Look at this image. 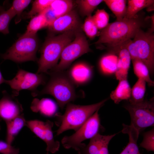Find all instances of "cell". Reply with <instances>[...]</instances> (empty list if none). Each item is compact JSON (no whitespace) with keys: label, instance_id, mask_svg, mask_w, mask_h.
<instances>
[{"label":"cell","instance_id":"9c48e42d","mask_svg":"<svg viewBox=\"0 0 154 154\" xmlns=\"http://www.w3.org/2000/svg\"><path fill=\"white\" fill-rule=\"evenodd\" d=\"M91 51L86 36L79 29L76 32L74 39L64 48L58 64L48 72L64 71L76 59Z\"/></svg>","mask_w":154,"mask_h":154},{"label":"cell","instance_id":"4dcf8cb0","mask_svg":"<svg viewBox=\"0 0 154 154\" xmlns=\"http://www.w3.org/2000/svg\"><path fill=\"white\" fill-rule=\"evenodd\" d=\"M92 17L98 29H104L109 24V15L104 9L98 10Z\"/></svg>","mask_w":154,"mask_h":154},{"label":"cell","instance_id":"836d02e7","mask_svg":"<svg viewBox=\"0 0 154 154\" xmlns=\"http://www.w3.org/2000/svg\"><path fill=\"white\" fill-rule=\"evenodd\" d=\"M30 0H14L13 1L12 7L14 9L17 15L15 20L16 23L21 20V15L23 10L29 5Z\"/></svg>","mask_w":154,"mask_h":154},{"label":"cell","instance_id":"52a82bcc","mask_svg":"<svg viewBox=\"0 0 154 154\" xmlns=\"http://www.w3.org/2000/svg\"><path fill=\"white\" fill-rule=\"evenodd\" d=\"M38 44L36 35L24 34L5 53L2 54L1 57L5 60H10L17 63L37 61L36 53Z\"/></svg>","mask_w":154,"mask_h":154},{"label":"cell","instance_id":"603a6c76","mask_svg":"<svg viewBox=\"0 0 154 154\" xmlns=\"http://www.w3.org/2000/svg\"><path fill=\"white\" fill-rule=\"evenodd\" d=\"M128 2L127 12L124 18L131 19L135 17L137 13L141 10L153 4L154 1L129 0Z\"/></svg>","mask_w":154,"mask_h":154},{"label":"cell","instance_id":"d4e9b609","mask_svg":"<svg viewBox=\"0 0 154 154\" xmlns=\"http://www.w3.org/2000/svg\"><path fill=\"white\" fill-rule=\"evenodd\" d=\"M103 1L115 15L116 21L121 20L125 17L127 10L126 0H105Z\"/></svg>","mask_w":154,"mask_h":154},{"label":"cell","instance_id":"f546056e","mask_svg":"<svg viewBox=\"0 0 154 154\" xmlns=\"http://www.w3.org/2000/svg\"><path fill=\"white\" fill-rule=\"evenodd\" d=\"M54 0H37L33 3L31 10L27 13V17L30 18L39 14L50 6Z\"/></svg>","mask_w":154,"mask_h":154},{"label":"cell","instance_id":"6da1fadb","mask_svg":"<svg viewBox=\"0 0 154 154\" xmlns=\"http://www.w3.org/2000/svg\"><path fill=\"white\" fill-rule=\"evenodd\" d=\"M142 25L141 19L136 15L134 18H124L109 23L99 33L95 44H107L109 48L114 47L133 38Z\"/></svg>","mask_w":154,"mask_h":154},{"label":"cell","instance_id":"30bf717a","mask_svg":"<svg viewBox=\"0 0 154 154\" xmlns=\"http://www.w3.org/2000/svg\"><path fill=\"white\" fill-rule=\"evenodd\" d=\"M46 78L43 73L37 74L19 69L15 77L10 80H5L4 83L9 85L13 90V94L17 96L19 92L23 90L37 91V87L46 83Z\"/></svg>","mask_w":154,"mask_h":154},{"label":"cell","instance_id":"e0dca14e","mask_svg":"<svg viewBox=\"0 0 154 154\" xmlns=\"http://www.w3.org/2000/svg\"><path fill=\"white\" fill-rule=\"evenodd\" d=\"M58 105L54 100L49 98H43L40 100L35 98L33 100L31 108L33 112H39L45 116L52 117L58 113Z\"/></svg>","mask_w":154,"mask_h":154},{"label":"cell","instance_id":"4316f807","mask_svg":"<svg viewBox=\"0 0 154 154\" xmlns=\"http://www.w3.org/2000/svg\"><path fill=\"white\" fill-rule=\"evenodd\" d=\"M73 7L71 0H54L50 8L57 18L71 11Z\"/></svg>","mask_w":154,"mask_h":154},{"label":"cell","instance_id":"7c38bea8","mask_svg":"<svg viewBox=\"0 0 154 154\" xmlns=\"http://www.w3.org/2000/svg\"><path fill=\"white\" fill-rule=\"evenodd\" d=\"M128 41L110 48L112 52L116 54L117 56V69L115 74L116 79L118 80L127 78V77L131 60L127 48Z\"/></svg>","mask_w":154,"mask_h":154},{"label":"cell","instance_id":"d6986e66","mask_svg":"<svg viewBox=\"0 0 154 154\" xmlns=\"http://www.w3.org/2000/svg\"><path fill=\"white\" fill-rule=\"evenodd\" d=\"M5 122L7 126L6 142L11 144L15 137L26 125V121L23 114H22Z\"/></svg>","mask_w":154,"mask_h":154},{"label":"cell","instance_id":"8fae6325","mask_svg":"<svg viewBox=\"0 0 154 154\" xmlns=\"http://www.w3.org/2000/svg\"><path fill=\"white\" fill-rule=\"evenodd\" d=\"M53 123L35 119L26 121V125L37 137L46 143L47 152L54 153L59 150L60 143L54 139L52 128Z\"/></svg>","mask_w":154,"mask_h":154},{"label":"cell","instance_id":"2e32d148","mask_svg":"<svg viewBox=\"0 0 154 154\" xmlns=\"http://www.w3.org/2000/svg\"><path fill=\"white\" fill-rule=\"evenodd\" d=\"M67 72L74 85H76L87 83L91 79L92 74L91 68L83 63L74 64Z\"/></svg>","mask_w":154,"mask_h":154},{"label":"cell","instance_id":"4fadbf2b","mask_svg":"<svg viewBox=\"0 0 154 154\" xmlns=\"http://www.w3.org/2000/svg\"><path fill=\"white\" fill-rule=\"evenodd\" d=\"M48 27L51 32L55 33L78 30L80 29L79 17L76 12L72 10L56 19Z\"/></svg>","mask_w":154,"mask_h":154},{"label":"cell","instance_id":"8992f818","mask_svg":"<svg viewBox=\"0 0 154 154\" xmlns=\"http://www.w3.org/2000/svg\"><path fill=\"white\" fill-rule=\"evenodd\" d=\"M97 110L75 132L70 136H65L61 143L65 149H73L78 152L86 144L83 141L91 139L102 131L98 111Z\"/></svg>","mask_w":154,"mask_h":154},{"label":"cell","instance_id":"5b68a950","mask_svg":"<svg viewBox=\"0 0 154 154\" xmlns=\"http://www.w3.org/2000/svg\"><path fill=\"white\" fill-rule=\"evenodd\" d=\"M133 39L128 40L127 48L131 60L138 59L147 67L150 74L154 70V36L153 33L145 32L140 29Z\"/></svg>","mask_w":154,"mask_h":154},{"label":"cell","instance_id":"9a60e30c","mask_svg":"<svg viewBox=\"0 0 154 154\" xmlns=\"http://www.w3.org/2000/svg\"><path fill=\"white\" fill-rule=\"evenodd\" d=\"M117 133L104 135L98 134L90 139L88 144L78 152V154H110L108 145Z\"/></svg>","mask_w":154,"mask_h":154},{"label":"cell","instance_id":"d6a6232c","mask_svg":"<svg viewBox=\"0 0 154 154\" xmlns=\"http://www.w3.org/2000/svg\"><path fill=\"white\" fill-rule=\"evenodd\" d=\"M143 139L139 146L145 149L148 151H154V129L143 134Z\"/></svg>","mask_w":154,"mask_h":154},{"label":"cell","instance_id":"d590c367","mask_svg":"<svg viewBox=\"0 0 154 154\" xmlns=\"http://www.w3.org/2000/svg\"><path fill=\"white\" fill-rule=\"evenodd\" d=\"M5 80L3 77L0 70V85L4 83Z\"/></svg>","mask_w":154,"mask_h":154},{"label":"cell","instance_id":"ba28073f","mask_svg":"<svg viewBox=\"0 0 154 154\" xmlns=\"http://www.w3.org/2000/svg\"><path fill=\"white\" fill-rule=\"evenodd\" d=\"M129 112L131 125L140 133L146 128L154 125V98L144 99L140 103L128 102L123 106Z\"/></svg>","mask_w":154,"mask_h":154},{"label":"cell","instance_id":"484cf974","mask_svg":"<svg viewBox=\"0 0 154 154\" xmlns=\"http://www.w3.org/2000/svg\"><path fill=\"white\" fill-rule=\"evenodd\" d=\"M132 61L134 72L138 78L144 80L150 86L154 85V82L151 78L150 73L147 66L142 61L138 59Z\"/></svg>","mask_w":154,"mask_h":154},{"label":"cell","instance_id":"44dd1931","mask_svg":"<svg viewBox=\"0 0 154 154\" xmlns=\"http://www.w3.org/2000/svg\"><path fill=\"white\" fill-rule=\"evenodd\" d=\"M117 56L112 52L103 56L99 62L101 71L106 74L115 73L117 69Z\"/></svg>","mask_w":154,"mask_h":154},{"label":"cell","instance_id":"83f0119b","mask_svg":"<svg viewBox=\"0 0 154 154\" xmlns=\"http://www.w3.org/2000/svg\"><path fill=\"white\" fill-rule=\"evenodd\" d=\"M16 15V13L12 6L8 10L0 12V32L5 35L9 33V23Z\"/></svg>","mask_w":154,"mask_h":154},{"label":"cell","instance_id":"1f68e13d","mask_svg":"<svg viewBox=\"0 0 154 154\" xmlns=\"http://www.w3.org/2000/svg\"><path fill=\"white\" fill-rule=\"evenodd\" d=\"M82 28L86 35L90 38H94L99 33L92 15L87 16L82 26Z\"/></svg>","mask_w":154,"mask_h":154},{"label":"cell","instance_id":"ffe728a7","mask_svg":"<svg viewBox=\"0 0 154 154\" xmlns=\"http://www.w3.org/2000/svg\"><path fill=\"white\" fill-rule=\"evenodd\" d=\"M116 88L110 94V97L115 103L118 104L122 100L128 101L131 94V88L127 78L121 79Z\"/></svg>","mask_w":154,"mask_h":154},{"label":"cell","instance_id":"f1b7e54d","mask_svg":"<svg viewBox=\"0 0 154 154\" xmlns=\"http://www.w3.org/2000/svg\"><path fill=\"white\" fill-rule=\"evenodd\" d=\"M103 0H80L76 1L80 11L84 16L91 15L92 13L97 6Z\"/></svg>","mask_w":154,"mask_h":154},{"label":"cell","instance_id":"5bb4252c","mask_svg":"<svg viewBox=\"0 0 154 154\" xmlns=\"http://www.w3.org/2000/svg\"><path fill=\"white\" fill-rule=\"evenodd\" d=\"M3 93V96L0 100V117L5 122L22 114L23 109L15 96L5 91Z\"/></svg>","mask_w":154,"mask_h":154},{"label":"cell","instance_id":"cb8c5ba5","mask_svg":"<svg viewBox=\"0 0 154 154\" xmlns=\"http://www.w3.org/2000/svg\"><path fill=\"white\" fill-rule=\"evenodd\" d=\"M146 84V82L144 80L138 78L131 88V96L128 100L129 103L137 104L144 100Z\"/></svg>","mask_w":154,"mask_h":154},{"label":"cell","instance_id":"f35d334b","mask_svg":"<svg viewBox=\"0 0 154 154\" xmlns=\"http://www.w3.org/2000/svg\"><path fill=\"white\" fill-rule=\"evenodd\" d=\"M1 130V127H0V130Z\"/></svg>","mask_w":154,"mask_h":154},{"label":"cell","instance_id":"7a4b0ae2","mask_svg":"<svg viewBox=\"0 0 154 154\" xmlns=\"http://www.w3.org/2000/svg\"><path fill=\"white\" fill-rule=\"evenodd\" d=\"M50 76L48 81L40 91L32 92L34 97L45 94L52 96L61 109L77 96L75 90V85L69 76L67 72H48Z\"/></svg>","mask_w":154,"mask_h":154},{"label":"cell","instance_id":"7402d4cb","mask_svg":"<svg viewBox=\"0 0 154 154\" xmlns=\"http://www.w3.org/2000/svg\"><path fill=\"white\" fill-rule=\"evenodd\" d=\"M48 23L43 12L33 17L30 21L24 34L29 35H36L39 30L48 27Z\"/></svg>","mask_w":154,"mask_h":154},{"label":"cell","instance_id":"ac0fdd59","mask_svg":"<svg viewBox=\"0 0 154 154\" xmlns=\"http://www.w3.org/2000/svg\"><path fill=\"white\" fill-rule=\"evenodd\" d=\"M122 132L127 134L129 141L127 145L119 154H140L137 142L139 132L133 127L123 123Z\"/></svg>","mask_w":154,"mask_h":154},{"label":"cell","instance_id":"74e56055","mask_svg":"<svg viewBox=\"0 0 154 154\" xmlns=\"http://www.w3.org/2000/svg\"><path fill=\"white\" fill-rule=\"evenodd\" d=\"M48 152H47V153H46V154H49V153H48Z\"/></svg>","mask_w":154,"mask_h":154},{"label":"cell","instance_id":"e575fe53","mask_svg":"<svg viewBox=\"0 0 154 154\" xmlns=\"http://www.w3.org/2000/svg\"><path fill=\"white\" fill-rule=\"evenodd\" d=\"M19 149L7 142L0 141V153L2 154H19Z\"/></svg>","mask_w":154,"mask_h":154},{"label":"cell","instance_id":"3957f363","mask_svg":"<svg viewBox=\"0 0 154 154\" xmlns=\"http://www.w3.org/2000/svg\"><path fill=\"white\" fill-rule=\"evenodd\" d=\"M108 100L106 99L98 103L87 105L68 104L63 115L58 113L55 116V124L58 127L56 131V135H58L67 130L76 131Z\"/></svg>","mask_w":154,"mask_h":154},{"label":"cell","instance_id":"8d00e7d4","mask_svg":"<svg viewBox=\"0 0 154 154\" xmlns=\"http://www.w3.org/2000/svg\"><path fill=\"white\" fill-rule=\"evenodd\" d=\"M4 11V8L0 5V12Z\"/></svg>","mask_w":154,"mask_h":154},{"label":"cell","instance_id":"277c9868","mask_svg":"<svg viewBox=\"0 0 154 154\" xmlns=\"http://www.w3.org/2000/svg\"><path fill=\"white\" fill-rule=\"evenodd\" d=\"M78 29L68 31L47 38L41 49L40 57L37 61L38 68L36 73L47 74L57 65L64 48L74 39L75 33Z\"/></svg>","mask_w":154,"mask_h":154}]
</instances>
